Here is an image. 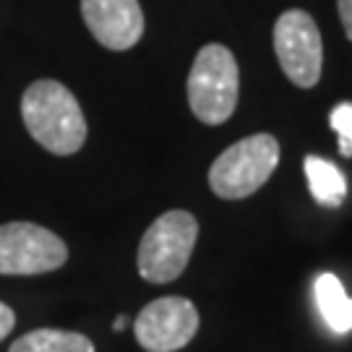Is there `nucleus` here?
Returning <instances> with one entry per match:
<instances>
[{
  "label": "nucleus",
  "mask_w": 352,
  "mask_h": 352,
  "mask_svg": "<svg viewBox=\"0 0 352 352\" xmlns=\"http://www.w3.org/2000/svg\"><path fill=\"white\" fill-rule=\"evenodd\" d=\"M199 331V311L188 298H157L141 308L133 321L136 342L146 352L183 350Z\"/></svg>",
  "instance_id": "7"
},
{
  "label": "nucleus",
  "mask_w": 352,
  "mask_h": 352,
  "mask_svg": "<svg viewBox=\"0 0 352 352\" xmlns=\"http://www.w3.org/2000/svg\"><path fill=\"white\" fill-rule=\"evenodd\" d=\"M8 352H94V344L78 331L34 329L13 342Z\"/></svg>",
  "instance_id": "11"
},
{
  "label": "nucleus",
  "mask_w": 352,
  "mask_h": 352,
  "mask_svg": "<svg viewBox=\"0 0 352 352\" xmlns=\"http://www.w3.org/2000/svg\"><path fill=\"white\" fill-rule=\"evenodd\" d=\"M16 327V314H13L11 305L0 302V342L11 334V329Z\"/></svg>",
  "instance_id": "13"
},
{
  "label": "nucleus",
  "mask_w": 352,
  "mask_h": 352,
  "mask_svg": "<svg viewBox=\"0 0 352 352\" xmlns=\"http://www.w3.org/2000/svg\"><path fill=\"white\" fill-rule=\"evenodd\" d=\"M329 123L340 136L342 157H352V102H340L329 115Z\"/></svg>",
  "instance_id": "12"
},
{
  "label": "nucleus",
  "mask_w": 352,
  "mask_h": 352,
  "mask_svg": "<svg viewBox=\"0 0 352 352\" xmlns=\"http://www.w3.org/2000/svg\"><path fill=\"white\" fill-rule=\"evenodd\" d=\"M279 141L272 133H253L227 146L209 167V188L225 201L248 199L274 175Z\"/></svg>",
  "instance_id": "4"
},
{
  "label": "nucleus",
  "mask_w": 352,
  "mask_h": 352,
  "mask_svg": "<svg viewBox=\"0 0 352 352\" xmlns=\"http://www.w3.org/2000/svg\"><path fill=\"white\" fill-rule=\"evenodd\" d=\"M337 8H340L344 34H347V39H352V0H337Z\"/></svg>",
  "instance_id": "14"
},
{
  "label": "nucleus",
  "mask_w": 352,
  "mask_h": 352,
  "mask_svg": "<svg viewBox=\"0 0 352 352\" xmlns=\"http://www.w3.org/2000/svg\"><path fill=\"white\" fill-rule=\"evenodd\" d=\"M68 261L65 243L52 230L34 222L0 225V274L32 277L47 274Z\"/></svg>",
  "instance_id": "5"
},
{
  "label": "nucleus",
  "mask_w": 352,
  "mask_h": 352,
  "mask_svg": "<svg viewBox=\"0 0 352 352\" xmlns=\"http://www.w3.org/2000/svg\"><path fill=\"white\" fill-rule=\"evenodd\" d=\"M316 292V305L318 314L324 318L334 334H350L352 331V298L347 295L344 285L340 282V277H334L331 272H324L316 277L314 285Z\"/></svg>",
  "instance_id": "9"
},
{
  "label": "nucleus",
  "mask_w": 352,
  "mask_h": 352,
  "mask_svg": "<svg viewBox=\"0 0 352 352\" xmlns=\"http://www.w3.org/2000/svg\"><path fill=\"white\" fill-rule=\"evenodd\" d=\"M188 107L206 126H222L238 107L240 71L225 45H204L188 74Z\"/></svg>",
  "instance_id": "2"
},
{
  "label": "nucleus",
  "mask_w": 352,
  "mask_h": 352,
  "mask_svg": "<svg viewBox=\"0 0 352 352\" xmlns=\"http://www.w3.org/2000/svg\"><path fill=\"white\" fill-rule=\"evenodd\" d=\"M21 118L29 136L42 149L71 157L87 141V118L71 89L52 78H39L21 97Z\"/></svg>",
  "instance_id": "1"
},
{
  "label": "nucleus",
  "mask_w": 352,
  "mask_h": 352,
  "mask_svg": "<svg viewBox=\"0 0 352 352\" xmlns=\"http://www.w3.org/2000/svg\"><path fill=\"white\" fill-rule=\"evenodd\" d=\"M199 240V222L190 212L173 209L157 217L139 243V266L141 279L151 285L175 282L190 261V253Z\"/></svg>",
  "instance_id": "3"
},
{
  "label": "nucleus",
  "mask_w": 352,
  "mask_h": 352,
  "mask_svg": "<svg viewBox=\"0 0 352 352\" xmlns=\"http://www.w3.org/2000/svg\"><path fill=\"white\" fill-rule=\"evenodd\" d=\"M305 177H308V188L311 196L321 206L337 209L344 196H347V180L344 173L334 162H329L324 157H305Z\"/></svg>",
  "instance_id": "10"
},
{
  "label": "nucleus",
  "mask_w": 352,
  "mask_h": 352,
  "mask_svg": "<svg viewBox=\"0 0 352 352\" xmlns=\"http://www.w3.org/2000/svg\"><path fill=\"white\" fill-rule=\"evenodd\" d=\"M274 52L285 76L295 87L311 89L318 84L324 65V45L311 13L292 8L279 16L274 24Z\"/></svg>",
  "instance_id": "6"
},
{
  "label": "nucleus",
  "mask_w": 352,
  "mask_h": 352,
  "mask_svg": "<svg viewBox=\"0 0 352 352\" xmlns=\"http://www.w3.org/2000/svg\"><path fill=\"white\" fill-rule=\"evenodd\" d=\"M126 327H128V318H126V316H118V318H115V324H113V329H115V331H123Z\"/></svg>",
  "instance_id": "15"
},
{
  "label": "nucleus",
  "mask_w": 352,
  "mask_h": 352,
  "mask_svg": "<svg viewBox=\"0 0 352 352\" xmlns=\"http://www.w3.org/2000/svg\"><path fill=\"white\" fill-rule=\"evenodd\" d=\"M81 16L102 47L131 50L144 34L139 0H81Z\"/></svg>",
  "instance_id": "8"
}]
</instances>
